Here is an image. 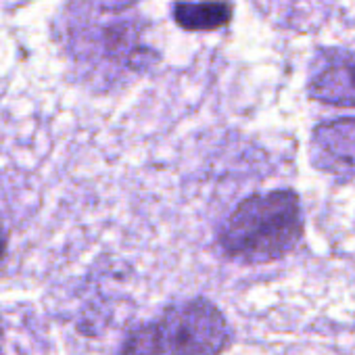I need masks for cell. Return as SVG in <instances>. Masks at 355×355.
Listing matches in <instances>:
<instances>
[{
    "label": "cell",
    "mask_w": 355,
    "mask_h": 355,
    "mask_svg": "<svg viewBox=\"0 0 355 355\" xmlns=\"http://www.w3.org/2000/svg\"><path fill=\"white\" fill-rule=\"evenodd\" d=\"M230 340L224 313L207 299L167 307L157 320L136 328L121 355H220Z\"/></svg>",
    "instance_id": "7a4b0ae2"
},
{
    "label": "cell",
    "mask_w": 355,
    "mask_h": 355,
    "mask_svg": "<svg viewBox=\"0 0 355 355\" xmlns=\"http://www.w3.org/2000/svg\"><path fill=\"white\" fill-rule=\"evenodd\" d=\"M307 90L320 103L355 107V53L343 49L322 51L311 65Z\"/></svg>",
    "instance_id": "277c9868"
},
{
    "label": "cell",
    "mask_w": 355,
    "mask_h": 355,
    "mask_svg": "<svg viewBox=\"0 0 355 355\" xmlns=\"http://www.w3.org/2000/svg\"><path fill=\"white\" fill-rule=\"evenodd\" d=\"M138 0H103V7L111 13H117V11H125L130 9L132 5H136Z\"/></svg>",
    "instance_id": "8992f818"
},
{
    "label": "cell",
    "mask_w": 355,
    "mask_h": 355,
    "mask_svg": "<svg viewBox=\"0 0 355 355\" xmlns=\"http://www.w3.org/2000/svg\"><path fill=\"white\" fill-rule=\"evenodd\" d=\"M303 236V211L293 191L245 199L220 228L222 251L241 263H270L291 253Z\"/></svg>",
    "instance_id": "6da1fadb"
},
{
    "label": "cell",
    "mask_w": 355,
    "mask_h": 355,
    "mask_svg": "<svg viewBox=\"0 0 355 355\" xmlns=\"http://www.w3.org/2000/svg\"><path fill=\"white\" fill-rule=\"evenodd\" d=\"M311 163L338 182L355 180V117H340L315 125Z\"/></svg>",
    "instance_id": "3957f363"
},
{
    "label": "cell",
    "mask_w": 355,
    "mask_h": 355,
    "mask_svg": "<svg viewBox=\"0 0 355 355\" xmlns=\"http://www.w3.org/2000/svg\"><path fill=\"white\" fill-rule=\"evenodd\" d=\"M7 249H9V241H7V232L3 228V224H0V263H3V259L7 257Z\"/></svg>",
    "instance_id": "52a82bcc"
},
{
    "label": "cell",
    "mask_w": 355,
    "mask_h": 355,
    "mask_svg": "<svg viewBox=\"0 0 355 355\" xmlns=\"http://www.w3.org/2000/svg\"><path fill=\"white\" fill-rule=\"evenodd\" d=\"M178 26L184 30H218L232 17V7L222 0H203V3H178L173 9Z\"/></svg>",
    "instance_id": "5b68a950"
}]
</instances>
